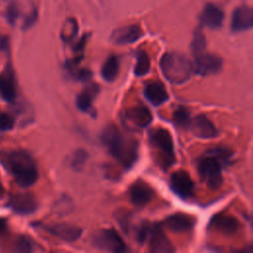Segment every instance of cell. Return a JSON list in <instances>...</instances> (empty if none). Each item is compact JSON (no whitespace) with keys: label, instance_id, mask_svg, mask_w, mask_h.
<instances>
[{"label":"cell","instance_id":"cell-1","mask_svg":"<svg viewBox=\"0 0 253 253\" xmlns=\"http://www.w3.org/2000/svg\"><path fill=\"white\" fill-rule=\"evenodd\" d=\"M0 163L23 188L34 185L39 178V171L33 156L26 150L14 149L0 152Z\"/></svg>","mask_w":253,"mask_h":253},{"label":"cell","instance_id":"cell-2","mask_svg":"<svg viewBox=\"0 0 253 253\" xmlns=\"http://www.w3.org/2000/svg\"><path fill=\"white\" fill-rule=\"evenodd\" d=\"M101 140L109 153L125 167H131L137 159V142L123 133L116 126H107L101 134Z\"/></svg>","mask_w":253,"mask_h":253},{"label":"cell","instance_id":"cell-3","mask_svg":"<svg viewBox=\"0 0 253 253\" xmlns=\"http://www.w3.org/2000/svg\"><path fill=\"white\" fill-rule=\"evenodd\" d=\"M231 153L223 147H215L206 151L198 158L197 170L203 182L211 189L222 184V169L229 163Z\"/></svg>","mask_w":253,"mask_h":253},{"label":"cell","instance_id":"cell-4","mask_svg":"<svg viewBox=\"0 0 253 253\" xmlns=\"http://www.w3.org/2000/svg\"><path fill=\"white\" fill-rule=\"evenodd\" d=\"M159 64L163 76L173 84H184L193 73V64L190 59L177 51L164 53Z\"/></svg>","mask_w":253,"mask_h":253},{"label":"cell","instance_id":"cell-5","mask_svg":"<svg viewBox=\"0 0 253 253\" xmlns=\"http://www.w3.org/2000/svg\"><path fill=\"white\" fill-rule=\"evenodd\" d=\"M148 139L150 145L160 152L166 165H171L175 161L173 138L168 129L163 127L152 128L148 132Z\"/></svg>","mask_w":253,"mask_h":253},{"label":"cell","instance_id":"cell-6","mask_svg":"<svg viewBox=\"0 0 253 253\" xmlns=\"http://www.w3.org/2000/svg\"><path fill=\"white\" fill-rule=\"evenodd\" d=\"M91 241L92 245L100 250L116 253L126 251L124 240L113 228H103L96 231L92 235Z\"/></svg>","mask_w":253,"mask_h":253},{"label":"cell","instance_id":"cell-7","mask_svg":"<svg viewBox=\"0 0 253 253\" xmlns=\"http://www.w3.org/2000/svg\"><path fill=\"white\" fill-rule=\"evenodd\" d=\"M170 188L178 197L190 199L194 195L195 184L185 170H177L170 177Z\"/></svg>","mask_w":253,"mask_h":253},{"label":"cell","instance_id":"cell-8","mask_svg":"<svg viewBox=\"0 0 253 253\" xmlns=\"http://www.w3.org/2000/svg\"><path fill=\"white\" fill-rule=\"evenodd\" d=\"M222 67V59L212 53H200L195 56L193 71L202 76L217 73Z\"/></svg>","mask_w":253,"mask_h":253},{"label":"cell","instance_id":"cell-9","mask_svg":"<svg viewBox=\"0 0 253 253\" xmlns=\"http://www.w3.org/2000/svg\"><path fill=\"white\" fill-rule=\"evenodd\" d=\"M188 127L199 138L209 139L217 135V130L213 123L205 115H198L191 119Z\"/></svg>","mask_w":253,"mask_h":253},{"label":"cell","instance_id":"cell-10","mask_svg":"<svg viewBox=\"0 0 253 253\" xmlns=\"http://www.w3.org/2000/svg\"><path fill=\"white\" fill-rule=\"evenodd\" d=\"M142 35L140 27L132 24L114 30L111 35V41L116 44H130L138 41Z\"/></svg>","mask_w":253,"mask_h":253},{"label":"cell","instance_id":"cell-11","mask_svg":"<svg viewBox=\"0 0 253 253\" xmlns=\"http://www.w3.org/2000/svg\"><path fill=\"white\" fill-rule=\"evenodd\" d=\"M253 26V11L249 6L241 5L234 9L231 17L230 28L233 32L250 30Z\"/></svg>","mask_w":253,"mask_h":253},{"label":"cell","instance_id":"cell-12","mask_svg":"<svg viewBox=\"0 0 253 253\" xmlns=\"http://www.w3.org/2000/svg\"><path fill=\"white\" fill-rule=\"evenodd\" d=\"M8 206L17 213L31 214L37 210L38 203L33 195L29 193H19L9 199Z\"/></svg>","mask_w":253,"mask_h":253},{"label":"cell","instance_id":"cell-13","mask_svg":"<svg viewBox=\"0 0 253 253\" xmlns=\"http://www.w3.org/2000/svg\"><path fill=\"white\" fill-rule=\"evenodd\" d=\"M45 230L51 235L66 242H74L78 240L82 234V229L74 224L55 223L45 227Z\"/></svg>","mask_w":253,"mask_h":253},{"label":"cell","instance_id":"cell-14","mask_svg":"<svg viewBox=\"0 0 253 253\" xmlns=\"http://www.w3.org/2000/svg\"><path fill=\"white\" fill-rule=\"evenodd\" d=\"M124 119L135 127H146L152 122V114L144 106H134L125 112Z\"/></svg>","mask_w":253,"mask_h":253},{"label":"cell","instance_id":"cell-15","mask_svg":"<svg viewBox=\"0 0 253 253\" xmlns=\"http://www.w3.org/2000/svg\"><path fill=\"white\" fill-rule=\"evenodd\" d=\"M224 21L223 11L213 3H208L205 5L202 14L201 22L203 25L210 29H219Z\"/></svg>","mask_w":253,"mask_h":253},{"label":"cell","instance_id":"cell-16","mask_svg":"<svg viewBox=\"0 0 253 253\" xmlns=\"http://www.w3.org/2000/svg\"><path fill=\"white\" fill-rule=\"evenodd\" d=\"M153 190L143 181L134 182L129 188V199L136 207H144L153 198Z\"/></svg>","mask_w":253,"mask_h":253},{"label":"cell","instance_id":"cell-17","mask_svg":"<svg viewBox=\"0 0 253 253\" xmlns=\"http://www.w3.org/2000/svg\"><path fill=\"white\" fill-rule=\"evenodd\" d=\"M147 240H149V249L153 253H170L175 250L164 232L155 225H152Z\"/></svg>","mask_w":253,"mask_h":253},{"label":"cell","instance_id":"cell-18","mask_svg":"<svg viewBox=\"0 0 253 253\" xmlns=\"http://www.w3.org/2000/svg\"><path fill=\"white\" fill-rule=\"evenodd\" d=\"M163 223L171 231L186 232L194 227L196 220L190 214L184 212H177L166 217Z\"/></svg>","mask_w":253,"mask_h":253},{"label":"cell","instance_id":"cell-19","mask_svg":"<svg viewBox=\"0 0 253 253\" xmlns=\"http://www.w3.org/2000/svg\"><path fill=\"white\" fill-rule=\"evenodd\" d=\"M99 93V86L95 83L88 85L83 91H81L76 98L77 108L84 113L90 114L92 117L96 116L95 109L93 108V100Z\"/></svg>","mask_w":253,"mask_h":253},{"label":"cell","instance_id":"cell-20","mask_svg":"<svg viewBox=\"0 0 253 253\" xmlns=\"http://www.w3.org/2000/svg\"><path fill=\"white\" fill-rule=\"evenodd\" d=\"M143 94L146 100L153 106H159L166 102L169 98L168 92L165 89L164 85L160 81H151L148 82L144 89Z\"/></svg>","mask_w":253,"mask_h":253},{"label":"cell","instance_id":"cell-21","mask_svg":"<svg viewBox=\"0 0 253 253\" xmlns=\"http://www.w3.org/2000/svg\"><path fill=\"white\" fill-rule=\"evenodd\" d=\"M0 96L7 102H13L16 99V82L13 71L10 68L0 73Z\"/></svg>","mask_w":253,"mask_h":253},{"label":"cell","instance_id":"cell-22","mask_svg":"<svg viewBox=\"0 0 253 253\" xmlns=\"http://www.w3.org/2000/svg\"><path fill=\"white\" fill-rule=\"evenodd\" d=\"M210 224L215 230L224 234H233L239 227L238 220L229 214H216Z\"/></svg>","mask_w":253,"mask_h":253},{"label":"cell","instance_id":"cell-23","mask_svg":"<svg viewBox=\"0 0 253 253\" xmlns=\"http://www.w3.org/2000/svg\"><path fill=\"white\" fill-rule=\"evenodd\" d=\"M119 70H120L119 58L116 55L112 54L105 60L101 68V75L106 81L112 82L117 78L119 74Z\"/></svg>","mask_w":253,"mask_h":253},{"label":"cell","instance_id":"cell-24","mask_svg":"<svg viewBox=\"0 0 253 253\" xmlns=\"http://www.w3.org/2000/svg\"><path fill=\"white\" fill-rule=\"evenodd\" d=\"M150 69V59L148 54L144 50H138L136 52V60L133 68V72L136 76H144Z\"/></svg>","mask_w":253,"mask_h":253},{"label":"cell","instance_id":"cell-25","mask_svg":"<svg viewBox=\"0 0 253 253\" xmlns=\"http://www.w3.org/2000/svg\"><path fill=\"white\" fill-rule=\"evenodd\" d=\"M191 121V114L190 111L184 107L179 106L173 113V122L176 126L182 128H187L189 126Z\"/></svg>","mask_w":253,"mask_h":253},{"label":"cell","instance_id":"cell-26","mask_svg":"<svg viewBox=\"0 0 253 253\" xmlns=\"http://www.w3.org/2000/svg\"><path fill=\"white\" fill-rule=\"evenodd\" d=\"M207 46V41L204 33L201 29H197L194 34L193 41L191 42V50L193 54L196 56L205 51Z\"/></svg>","mask_w":253,"mask_h":253},{"label":"cell","instance_id":"cell-27","mask_svg":"<svg viewBox=\"0 0 253 253\" xmlns=\"http://www.w3.org/2000/svg\"><path fill=\"white\" fill-rule=\"evenodd\" d=\"M23 8L24 7L22 6V2L20 1H13L8 5L6 10V18L11 25H15L17 23V21L21 17V12L23 11Z\"/></svg>","mask_w":253,"mask_h":253},{"label":"cell","instance_id":"cell-28","mask_svg":"<svg viewBox=\"0 0 253 253\" xmlns=\"http://www.w3.org/2000/svg\"><path fill=\"white\" fill-rule=\"evenodd\" d=\"M87 157H88V154L85 150H83V149L76 150L75 152H73L71 154L70 166L76 171L81 170L87 160Z\"/></svg>","mask_w":253,"mask_h":253},{"label":"cell","instance_id":"cell-29","mask_svg":"<svg viewBox=\"0 0 253 253\" xmlns=\"http://www.w3.org/2000/svg\"><path fill=\"white\" fill-rule=\"evenodd\" d=\"M77 31H78V28H77V24H76L75 20L68 19L65 24V27L63 28V32L61 35L62 41L67 42H71L74 39V37L76 36Z\"/></svg>","mask_w":253,"mask_h":253},{"label":"cell","instance_id":"cell-30","mask_svg":"<svg viewBox=\"0 0 253 253\" xmlns=\"http://www.w3.org/2000/svg\"><path fill=\"white\" fill-rule=\"evenodd\" d=\"M14 126L13 117L5 112H0V132L12 129Z\"/></svg>","mask_w":253,"mask_h":253},{"label":"cell","instance_id":"cell-31","mask_svg":"<svg viewBox=\"0 0 253 253\" xmlns=\"http://www.w3.org/2000/svg\"><path fill=\"white\" fill-rule=\"evenodd\" d=\"M15 249L19 252H31L33 251V245L29 238L20 236L15 242Z\"/></svg>","mask_w":253,"mask_h":253}]
</instances>
